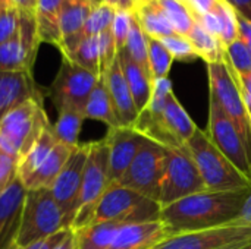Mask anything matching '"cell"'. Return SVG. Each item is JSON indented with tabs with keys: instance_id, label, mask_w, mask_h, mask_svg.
<instances>
[{
	"instance_id": "1",
	"label": "cell",
	"mask_w": 251,
	"mask_h": 249,
	"mask_svg": "<svg viewBox=\"0 0 251 249\" xmlns=\"http://www.w3.org/2000/svg\"><path fill=\"white\" fill-rule=\"evenodd\" d=\"M251 186L231 191H203L160 208L159 220L169 236L237 223Z\"/></svg>"
},
{
	"instance_id": "2",
	"label": "cell",
	"mask_w": 251,
	"mask_h": 249,
	"mask_svg": "<svg viewBox=\"0 0 251 249\" xmlns=\"http://www.w3.org/2000/svg\"><path fill=\"white\" fill-rule=\"evenodd\" d=\"M65 229L63 213L50 189L26 191L12 248H24Z\"/></svg>"
},
{
	"instance_id": "3",
	"label": "cell",
	"mask_w": 251,
	"mask_h": 249,
	"mask_svg": "<svg viewBox=\"0 0 251 249\" xmlns=\"http://www.w3.org/2000/svg\"><path fill=\"white\" fill-rule=\"evenodd\" d=\"M50 125L43 98H31L0 120V150L21 158Z\"/></svg>"
},
{
	"instance_id": "4",
	"label": "cell",
	"mask_w": 251,
	"mask_h": 249,
	"mask_svg": "<svg viewBox=\"0 0 251 249\" xmlns=\"http://www.w3.org/2000/svg\"><path fill=\"white\" fill-rule=\"evenodd\" d=\"M185 147L207 191H231L251 186L250 181H247L210 141L206 131L197 128Z\"/></svg>"
},
{
	"instance_id": "5",
	"label": "cell",
	"mask_w": 251,
	"mask_h": 249,
	"mask_svg": "<svg viewBox=\"0 0 251 249\" xmlns=\"http://www.w3.org/2000/svg\"><path fill=\"white\" fill-rule=\"evenodd\" d=\"M132 128L147 139L157 142L165 148L184 147L197 131V125L174 92L169 95L162 114H151L143 110Z\"/></svg>"
},
{
	"instance_id": "6",
	"label": "cell",
	"mask_w": 251,
	"mask_h": 249,
	"mask_svg": "<svg viewBox=\"0 0 251 249\" xmlns=\"http://www.w3.org/2000/svg\"><path fill=\"white\" fill-rule=\"evenodd\" d=\"M160 205L119 183L110 185L103 194L90 225L118 222V223H144L159 220ZM88 225V226H90Z\"/></svg>"
},
{
	"instance_id": "7",
	"label": "cell",
	"mask_w": 251,
	"mask_h": 249,
	"mask_svg": "<svg viewBox=\"0 0 251 249\" xmlns=\"http://www.w3.org/2000/svg\"><path fill=\"white\" fill-rule=\"evenodd\" d=\"M110 186L109 181V150L103 139L88 142V156L84 167L79 208L72 225V230L85 227L91 223L94 211Z\"/></svg>"
},
{
	"instance_id": "8",
	"label": "cell",
	"mask_w": 251,
	"mask_h": 249,
	"mask_svg": "<svg viewBox=\"0 0 251 249\" xmlns=\"http://www.w3.org/2000/svg\"><path fill=\"white\" fill-rule=\"evenodd\" d=\"M209 97L215 98L241 134L251 157V119L244 104L235 73L226 57L221 63H209Z\"/></svg>"
},
{
	"instance_id": "9",
	"label": "cell",
	"mask_w": 251,
	"mask_h": 249,
	"mask_svg": "<svg viewBox=\"0 0 251 249\" xmlns=\"http://www.w3.org/2000/svg\"><path fill=\"white\" fill-rule=\"evenodd\" d=\"M166 167L157 201L160 208L206 191L200 172L185 145L181 148H166Z\"/></svg>"
},
{
	"instance_id": "10",
	"label": "cell",
	"mask_w": 251,
	"mask_h": 249,
	"mask_svg": "<svg viewBox=\"0 0 251 249\" xmlns=\"http://www.w3.org/2000/svg\"><path fill=\"white\" fill-rule=\"evenodd\" d=\"M166 158L168 153L165 147L146 139L134 161L118 183L157 203L160 195V183L166 167Z\"/></svg>"
},
{
	"instance_id": "11",
	"label": "cell",
	"mask_w": 251,
	"mask_h": 249,
	"mask_svg": "<svg viewBox=\"0 0 251 249\" xmlns=\"http://www.w3.org/2000/svg\"><path fill=\"white\" fill-rule=\"evenodd\" d=\"M100 76L82 69L68 59L62 60L60 69L47 90V95L59 112L76 110L84 113L88 97Z\"/></svg>"
},
{
	"instance_id": "12",
	"label": "cell",
	"mask_w": 251,
	"mask_h": 249,
	"mask_svg": "<svg viewBox=\"0 0 251 249\" xmlns=\"http://www.w3.org/2000/svg\"><path fill=\"white\" fill-rule=\"evenodd\" d=\"M206 134L218 150L234 164V167L251 182V157L249 148L232 120L212 97H209V123Z\"/></svg>"
},
{
	"instance_id": "13",
	"label": "cell",
	"mask_w": 251,
	"mask_h": 249,
	"mask_svg": "<svg viewBox=\"0 0 251 249\" xmlns=\"http://www.w3.org/2000/svg\"><path fill=\"white\" fill-rule=\"evenodd\" d=\"M40 44L34 12L21 10L16 34L0 44V72H31Z\"/></svg>"
},
{
	"instance_id": "14",
	"label": "cell",
	"mask_w": 251,
	"mask_h": 249,
	"mask_svg": "<svg viewBox=\"0 0 251 249\" xmlns=\"http://www.w3.org/2000/svg\"><path fill=\"white\" fill-rule=\"evenodd\" d=\"M251 242V226L238 223L185 232L166 238L151 249H229Z\"/></svg>"
},
{
	"instance_id": "15",
	"label": "cell",
	"mask_w": 251,
	"mask_h": 249,
	"mask_svg": "<svg viewBox=\"0 0 251 249\" xmlns=\"http://www.w3.org/2000/svg\"><path fill=\"white\" fill-rule=\"evenodd\" d=\"M87 156H88V142L76 147L72 156L69 157L68 163L62 169L60 175L50 186V192L63 213L65 229H72L74 220L79 208L82 176H84Z\"/></svg>"
},
{
	"instance_id": "16",
	"label": "cell",
	"mask_w": 251,
	"mask_h": 249,
	"mask_svg": "<svg viewBox=\"0 0 251 249\" xmlns=\"http://www.w3.org/2000/svg\"><path fill=\"white\" fill-rule=\"evenodd\" d=\"M146 136L137 132L134 128L118 126L110 128L104 136L109 150V181L110 185L118 183L131 163L134 161L135 156L138 154L140 148L146 142Z\"/></svg>"
},
{
	"instance_id": "17",
	"label": "cell",
	"mask_w": 251,
	"mask_h": 249,
	"mask_svg": "<svg viewBox=\"0 0 251 249\" xmlns=\"http://www.w3.org/2000/svg\"><path fill=\"white\" fill-rule=\"evenodd\" d=\"M25 197L26 188L18 176L0 192V249L13 247Z\"/></svg>"
},
{
	"instance_id": "18",
	"label": "cell",
	"mask_w": 251,
	"mask_h": 249,
	"mask_svg": "<svg viewBox=\"0 0 251 249\" xmlns=\"http://www.w3.org/2000/svg\"><path fill=\"white\" fill-rule=\"evenodd\" d=\"M31 98H43L31 72H0V120Z\"/></svg>"
},
{
	"instance_id": "19",
	"label": "cell",
	"mask_w": 251,
	"mask_h": 249,
	"mask_svg": "<svg viewBox=\"0 0 251 249\" xmlns=\"http://www.w3.org/2000/svg\"><path fill=\"white\" fill-rule=\"evenodd\" d=\"M101 76L104 78L106 87L109 90V94H110L119 125L126 126V128H132L140 113L135 107L129 87H128L126 79L124 76L119 57H116V60L112 63V66Z\"/></svg>"
},
{
	"instance_id": "20",
	"label": "cell",
	"mask_w": 251,
	"mask_h": 249,
	"mask_svg": "<svg viewBox=\"0 0 251 249\" xmlns=\"http://www.w3.org/2000/svg\"><path fill=\"white\" fill-rule=\"evenodd\" d=\"M166 238L169 233L160 220L126 223L119 227L110 249H151Z\"/></svg>"
},
{
	"instance_id": "21",
	"label": "cell",
	"mask_w": 251,
	"mask_h": 249,
	"mask_svg": "<svg viewBox=\"0 0 251 249\" xmlns=\"http://www.w3.org/2000/svg\"><path fill=\"white\" fill-rule=\"evenodd\" d=\"M75 151L74 147H69L63 142H57L44 163L24 182V186L26 191H34V189H50L56 178L60 175L62 169L68 163L69 157Z\"/></svg>"
},
{
	"instance_id": "22",
	"label": "cell",
	"mask_w": 251,
	"mask_h": 249,
	"mask_svg": "<svg viewBox=\"0 0 251 249\" xmlns=\"http://www.w3.org/2000/svg\"><path fill=\"white\" fill-rule=\"evenodd\" d=\"M118 57H119L126 84L129 87L132 100L140 113L147 107L150 101L151 91H153V78L144 69H141L124 48L118 53Z\"/></svg>"
},
{
	"instance_id": "23",
	"label": "cell",
	"mask_w": 251,
	"mask_h": 249,
	"mask_svg": "<svg viewBox=\"0 0 251 249\" xmlns=\"http://www.w3.org/2000/svg\"><path fill=\"white\" fill-rule=\"evenodd\" d=\"M132 15L144 34L150 38L160 40L163 37L176 34L156 0H135Z\"/></svg>"
},
{
	"instance_id": "24",
	"label": "cell",
	"mask_w": 251,
	"mask_h": 249,
	"mask_svg": "<svg viewBox=\"0 0 251 249\" xmlns=\"http://www.w3.org/2000/svg\"><path fill=\"white\" fill-rule=\"evenodd\" d=\"M115 13H116V9L112 7L110 4L107 3H96V6L93 7L88 19L85 21L82 29L72 38L63 41L60 45H59V50L62 53L63 57H66L71 51L75 50V47L87 37H94V35H100L106 31L110 29L112 26V22H113V18H115Z\"/></svg>"
},
{
	"instance_id": "25",
	"label": "cell",
	"mask_w": 251,
	"mask_h": 249,
	"mask_svg": "<svg viewBox=\"0 0 251 249\" xmlns=\"http://www.w3.org/2000/svg\"><path fill=\"white\" fill-rule=\"evenodd\" d=\"M57 142L59 139L53 131V125L50 123L41 132L37 141L31 145V148L18 161V178L21 179L22 183L44 163V160L47 158V156Z\"/></svg>"
},
{
	"instance_id": "26",
	"label": "cell",
	"mask_w": 251,
	"mask_h": 249,
	"mask_svg": "<svg viewBox=\"0 0 251 249\" xmlns=\"http://www.w3.org/2000/svg\"><path fill=\"white\" fill-rule=\"evenodd\" d=\"M94 6H96V1L93 0H65L63 1L60 13H59L60 44L75 37L82 29Z\"/></svg>"
},
{
	"instance_id": "27",
	"label": "cell",
	"mask_w": 251,
	"mask_h": 249,
	"mask_svg": "<svg viewBox=\"0 0 251 249\" xmlns=\"http://www.w3.org/2000/svg\"><path fill=\"white\" fill-rule=\"evenodd\" d=\"M65 0H37L34 16L37 21L38 35L41 43L53 44L59 47V13Z\"/></svg>"
},
{
	"instance_id": "28",
	"label": "cell",
	"mask_w": 251,
	"mask_h": 249,
	"mask_svg": "<svg viewBox=\"0 0 251 249\" xmlns=\"http://www.w3.org/2000/svg\"><path fill=\"white\" fill-rule=\"evenodd\" d=\"M84 114H85V119H93V120L106 123L109 126V129L121 126L103 76L99 78L96 87L93 88V91L88 97V101L85 104Z\"/></svg>"
},
{
	"instance_id": "29",
	"label": "cell",
	"mask_w": 251,
	"mask_h": 249,
	"mask_svg": "<svg viewBox=\"0 0 251 249\" xmlns=\"http://www.w3.org/2000/svg\"><path fill=\"white\" fill-rule=\"evenodd\" d=\"M122 225L124 223L118 222H106L74 230L76 249H110L113 239Z\"/></svg>"
},
{
	"instance_id": "30",
	"label": "cell",
	"mask_w": 251,
	"mask_h": 249,
	"mask_svg": "<svg viewBox=\"0 0 251 249\" xmlns=\"http://www.w3.org/2000/svg\"><path fill=\"white\" fill-rule=\"evenodd\" d=\"M187 38L190 40L193 48L196 50L197 56L203 59L207 65L209 63H221L226 57V50L222 41L206 31L197 21L194 22L193 28L190 29Z\"/></svg>"
},
{
	"instance_id": "31",
	"label": "cell",
	"mask_w": 251,
	"mask_h": 249,
	"mask_svg": "<svg viewBox=\"0 0 251 249\" xmlns=\"http://www.w3.org/2000/svg\"><path fill=\"white\" fill-rule=\"evenodd\" d=\"M72 63L81 66L82 69L101 76L103 68H101V47H100V37H87L84 38L74 51H71L66 57Z\"/></svg>"
},
{
	"instance_id": "32",
	"label": "cell",
	"mask_w": 251,
	"mask_h": 249,
	"mask_svg": "<svg viewBox=\"0 0 251 249\" xmlns=\"http://www.w3.org/2000/svg\"><path fill=\"white\" fill-rule=\"evenodd\" d=\"M85 120V114L76 110H63L59 112L57 122L53 125V131L57 139L69 147H79V132L82 123Z\"/></svg>"
},
{
	"instance_id": "33",
	"label": "cell",
	"mask_w": 251,
	"mask_h": 249,
	"mask_svg": "<svg viewBox=\"0 0 251 249\" xmlns=\"http://www.w3.org/2000/svg\"><path fill=\"white\" fill-rule=\"evenodd\" d=\"M178 35L187 37L196 19L187 0H156Z\"/></svg>"
},
{
	"instance_id": "34",
	"label": "cell",
	"mask_w": 251,
	"mask_h": 249,
	"mask_svg": "<svg viewBox=\"0 0 251 249\" xmlns=\"http://www.w3.org/2000/svg\"><path fill=\"white\" fill-rule=\"evenodd\" d=\"M124 50L141 69H144L149 75H151L150 63H149V37L144 34V31L141 29L134 15L131 19V28H129L128 40H126Z\"/></svg>"
},
{
	"instance_id": "35",
	"label": "cell",
	"mask_w": 251,
	"mask_h": 249,
	"mask_svg": "<svg viewBox=\"0 0 251 249\" xmlns=\"http://www.w3.org/2000/svg\"><path fill=\"white\" fill-rule=\"evenodd\" d=\"M213 12L216 13L219 23H221L219 40L226 48L229 44H232L238 38V15L235 9L226 0H219Z\"/></svg>"
},
{
	"instance_id": "36",
	"label": "cell",
	"mask_w": 251,
	"mask_h": 249,
	"mask_svg": "<svg viewBox=\"0 0 251 249\" xmlns=\"http://www.w3.org/2000/svg\"><path fill=\"white\" fill-rule=\"evenodd\" d=\"M149 63H150L153 81L160 78H169L174 57L159 40L150 37H149Z\"/></svg>"
},
{
	"instance_id": "37",
	"label": "cell",
	"mask_w": 251,
	"mask_h": 249,
	"mask_svg": "<svg viewBox=\"0 0 251 249\" xmlns=\"http://www.w3.org/2000/svg\"><path fill=\"white\" fill-rule=\"evenodd\" d=\"M226 60L238 75L251 73V50L240 40V37L226 48Z\"/></svg>"
},
{
	"instance_id": "38",
	"label": "cell",
	"mask_w": 251,
	"mask_h": 249,
	"mask_svg": "<svg viewBox=\"0 0 251 249\" xmlns=\"http://www.w3.org/2000/svg\"><path fill=\"white\" fill-rule=\"evenodd\" d=\"M166 50L171 53V56L174 57V60H179V62H193L196 59H199L196 50L193 48L190 40L184 35H169V37H163L159 40Z\"/></svg>"
},
{
	"instance_id": "39",
	"label": "cell",
	"mask_w": 251,
	"mask_h": 249,
	"mask_svg": "<svg viewBox=\"0 0 251 249\" xmlns=\"http://www.w3.org/2000/svg\"><path fill=\"white\" fill-rule=\"evenodd\" d=\"M172 92H174V90H172V82L169 78L154 79L151 97H150V101L144 110L151 113V114H162L165 107H166V103L169 100V95Z\"/></svg>"
},
{
	"instance_id": "40",
	"label": "cell",
	"mask_w": 251,
	"mask_h": 249,
	"mask_svg": "<svg viewBox=\"0 0 251 249\" xmlns=\"http://www.w3.org/2000/svg\"><path fill=\"white\" fill-rule=\"evenodd\" d=\"M21 21V10L7 4L1 3L0 6V44L12 38L18 28Z\"/></svg>"
},
{
	"instance_id": "41",
	"label": "cell",
	"mask_w": 251,
	"mask_h": 249,
	"mask_svg": "<svg viewBox=\"0 0 251 249\" xmlns=\"http://www.w3.org/2000/svg\"><path fill=\"white\" fill-rule=\"evenodd\" d=\"M131 19H132V12L116 10V13H115L113 22L110 26V32L113 35L118 51L125 48L128 34H129V28H131Z\"/></svg>"
},
{
	"instance_id": "42",
	"label": "cell",
	"mask_w": 251,
	"mask_h": 249,
	"mask_svg": "<svg viewBox=\"0 0 251 249\" xmlns=\"http://www.w3.org/2000/svg\"><path fill=\"white\" fill-rule=\"evenodd\" d=\"M19 158L0 150V192L18 176Z\"/></svg>"
},
{
	"instance_id": "43",
	"label": "cell",
	"mask_w": 251,
	"mask_h": 249,
	"mask_svg": "<svg viewBox=\"0 0 251 249\" xmlns=\"http://www.w3.org/2000/svg\"><path fill=\"white\" fill-rule=\"evenodd\" d=\"M69 230H71V229H63V230H60V232H57V233H54V235L46 238V239L32 242V244H29V245H26V247H24V248L10 249H54L62 241H63V239H65V238H66V235L69 233Z\"/></svg>"
},
{
	"instance_id": "44",
	"label": "cell",
	"mask_w": 251,
	"mask_h": 249,
	"mask_svg": "<svg viewBox=\"0 0 251 249\" xmlns=\"http://www.w3.org/2000/svg\"><path fill=\"white\" fill-rule=\"evenodd\" d=\"M235 78H237V82H238V87H240V92L243 95L244 104L247 107V112H249V116H250L251 119V73H249V75H238V73H235Z\"/></svg>"
},
{
	"instance_id": "45",
	"label": "cell",
	"mask_w": 251,
	"mask_h": 249,
	"mask_svg": "<svg viewBox=\"0 0 251 249\" xmlns=\"http://www.w3.org/2000/svg\"><path fill=\"white\" fill-rule=\"evenodd\" d=\"M219 0H187L188 6L196 15H207L213 12Z\"/></svg>"
},
{
	"instance_id": "46",
	"label": "cell",
	"mask_w": 251,
	"mask_h": 249,
	"mask_svg": "<svg viewBox=\"0 0 251 249\" xmlns=\"http://www.w3.org/2000/svg\"><path fill=\"white\" fill-rule=\"evenodd\" d=\"M238 37L251 50V22L240 15H238Z\"/></svg>"
},
{
	"instance_id": "47",
	"label": "cell",
	"mask_w": 251,
	"mask_h": 249,
	"mask_svg": "<svg viewBox=\"0 0 251 249\" xmlns=\"http://www.w3.org/2000/svg\"><path fill=\"white\" fill-rule=\"evenodd\" d=\"M226 1L235 9V12L240 16L251 22V0H226Z\"/></svg>"
},
{
	"instance_id": "48",
	"label": "cell",
	"mask_w": 251,
	"mask_h": 249,
	"mask_svg": "<svg viewBox=\"0 0 251 249\" xmlns=\"http://www.w3.org/2000/svg\"><path fill=\"white\" fill-rule=\"evenodd\" d=\"M238 225H244V226H251V191L244 203V207L241 210V214L237 220Z\"/></svg>"
},
{
	"instance_id": "49",
	"label": "cell",
	"mask_w": 251,
	"mask_h": 249,
	"mask_svg": "<svg viewBox=\"0 0 251 249\" xmlns=\"http://www.w3.org/2000/svg\"><path fill=\"white\" fill-rule=\"evenodd\" d=\"M4 3L19 9V10H25V12H34L35 9V3L37 0H4Z\"/></svg>"
},
{
	"instance_id": "50",
	"label": "cell",
	"mask_w": 251,
	"mask_h": 249,
	"mask_svg": "<svg viewBox=\"0 0 251 249\" xmlns=\"http://www.w3.org/2000/svg\"><path fill=\"white\" fill-rule=\"evenodd\" d=\"M101 1L110 4L116 10H126V12H132L135 4V0H101Z\"/></svg>"
},
{
	"instance_id": "51",
	"label": "cell",
	"mask_w": 251,
	"mask_h": 249,
	"mask_svg": "<svg viewBox=\"0 0 251 249\" xmlns=\"http://www.w3.org/2000/svg\"><path fill=\"white\" fill-rule=\"evenodd\" d=\"M54 249H76V239H75V232L71 229L66 238L56 247Z\"/></svg>"
},
{
	"instance_id": "52",
	"label": "cell",
	"mask_w": 251,
	"mask_h": 249,
	"mask_svg": "<svg viewBox=\"0 0 251 249\" xmlns=\"http://www.w3.org/2000/svg\"><path fill=\"white\" fill-rule=\"evenodd\" d=\"M238 249H251V242L249 244H246V245H243V247H240Z\"/></svg>"
},
{
	"instance_id": "53",
	"label": "cell",
	"mask_w": 251,
	"mask_h": 249,
	"mask_svg": "<svg viewBox=\"0 0 251 249\" xmlns=\"http://www.w3.org/2000/svg\"><path fill=\"white\" fill-rule=\"evenodd\" d=\"M93 1H96V3H101V0H93Z\"/></svg>"
},
{
	"instance_id": "54",
	"label": "cell",
	"mask_w": 251,
	"mask_h": 249,
	"mask_svg": "<svg viewBox=\"0 0 251 249\" xmlns=\"http://www.w3.org/2000/svg\"><path fill=\"white\" fill-rule=\"evenodd\" d=\"M0 3H4V0H0Z\"/></svg>"
},
{
	"instance_id": "55",
	"label": "cell",
	"mask_w": 251,
	"mask_h": 249,
	"mask_svg": "<svg viewBox=\"0 0 251 249\" xmlns=\"http://www.w3.org/2000/svg\"><path fill=\"white\" fill-rule=\"evenodd\" d=\"M238 248H240V247H238ZM238 248H229V249H238Z\"/></svg>"
},
{
	"instance_id": "56",
	"label": "cell",
	"mask_w": 251,
	"mask_h": 249,
	"mask_svg": "<svg viewBox=\"0 0 251 249\" xmlns=\"http://www.w3.org/2000/svg\"><path fill=\"white\" fill-rule=\"evenodd\" d=\"M0 6H1V3H0Z\"/></svg>"
}]
</instances>
